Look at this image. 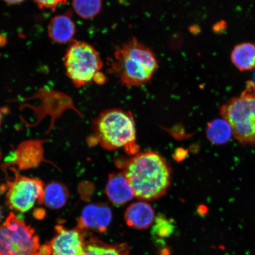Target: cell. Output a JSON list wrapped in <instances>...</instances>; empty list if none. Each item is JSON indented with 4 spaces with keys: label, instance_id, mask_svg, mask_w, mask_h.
Segmentation results:
<instances>
[{
    "label": "cell",
    "instance_id": "ac0fdd59",
    "mask_svg": "<svg viewBox=\"0 0 255 255\" xmlns=\"http://www.w3.org/2000/svg\"><path fill=\"white\" fill-rule=\"evenodd\" d=\"M72 6L76 14L84 19H90L101 10L102 0H73Z\"/></svg>",
    "mask_w": 255,
    "mask_h": 255
},
{
    "label": "cell",
    "instance_id": "2e32d148",
    "mask_svg": "<svg viewBox=\"0 0 255 255\" xmlns=\"http://www.w3.org/2000/svg\"><path fill=\"white\" fill-rule=\"evenodd\" d=\"M68 197V190L65 185L52 182L44 188L43 203L50 209H60L66 205Z\"/></svg>",
    "mask_w": 255,
    "mask_h": 255
},
{
    "label": "cell",
    "instance_id": "8fae6325",
    "mask_svg": "<svg viewBox=\"0 0 255 255\" xmlns=\"http://www.w3.org/2000/svg\"><path fill=\"white\" fill-rule=\"evenodd\" d=\"M155 218L152 207L144 201L130 205L127 207L124 215L127 225L138 230H143L150 227Z\"/></svg>",
    "mask_w": 255,
    "mask_h": 255
},
{
    "label": "cell",
    "instance_id": "6da1fadb",
    "mask_svg": "<svg viewBox=\"0 0 255 255\" xmlns=\"http://www.w3.org/2000/svg\"><path fill=\"white\" fill-rule=\"evenodd\" d=\"M123 173L134 196L143 201L157 199L165 195L170 186L171 170L158 153L140 152L125 162Z\"/></svg>",
    "mask_w": 255,
    "mask_h": 255
},
{
    "label": "cell",
    "instance_id": "4fadbf2b",
    "mask_svg": "<svg viewBox=\"0 0 255 255\" xmlns=\"http://www.w3.org/2000/svg\"><path fill=\"white\" fill-rule=\"evenodd\" d=\"M231 61L239 71L248 72L255 70V45L251 42L237 44L233 49Z\"/></svg>",
    "mask_w": 255,
    "mask_h": 255
},
{
    "label": "cell",
    "instance_id": "603a6c76",
    "mask_svg": "<svg viewBox=\"0 0 255 255\" xmlns=\"http://www.w3.org/2000/svg\"><path fill=\"white\" fill-rule=\"evenodd\" d=\"M0 124H1V112H0Z\"/></svg>",
    "mask_w": 255,
    "mask_h": 255
},
{
    "label": "cell",
    "instance_id": "7a4b0ae2",
    "mask_svg": "<svg viewBox=\"0 0 255 255\" xmlns=\"http://www.w3.org/2000/svg\"><path fill=\"white\" fill-rule=\"evenodd\" d=\"M114 56L112 70L127 87L146 84L158 68L154 53L135 38L118 47Z\"/></svg>",
    "mask_w": 255,
    "mask_h": 255
},
{
    "label": "cell",
    "instance_id": "277c9868",
    "mask_svg": "<svg viewBox=\"0 0 255 255\" xmlns=\"http://www.w3.org/2000/svg\"><path fill=\"white\" fill-rule=\"evenodd\" d=\"M222 119L232 128L233 136L243 145H255V84L247 83L245 90L220 108Z\"/></svg>",
    "mask_w": 255,
    "mask_h": 255
},
{
    "label": "cell",
    "instance_id": "52a82bcc",
    "mask_svg": "<svg viewBox=\"0 0 255 255\" xmlns=\"http://www.w3.org/2000/svg\"><path fill=\"white\" fill-rule=\"evenodd\" d=\"M44 189L42 181L18 176L8 184L7 198L9 206L17 211L26 212L36 203H43Z\"/></svg>",
    "mask_w": 255,
    "mask_h": 255
},
{
    "label": "cell",
    "instance_id": "7c38bea8",
    "mask_svg": "<svg viewBox=\"0 0 255 255\" xmlns=\"http://www.w3.org/2000/svg\"><path fill=\"white\" fill-rule=\"evenodd\" d=\"M48 35L54 42L63 44L70 42L76 33V26L69 14L55 16L50 20L47 28Z\"/></svg>",
    "mask_w": 255,
    "mask_h": 255
},
{
    "label": "cell",
    "instance_id": "9c48e42d",
    "mask_svg": "<svg viewBox=\"0 0 255 255\" xmlns=\"http://www.w3.org/2000/svg\"><path fill=\"white\" fill-rule=\"evenodd\" d=\"M113 218L109 207L103 203L90 204L85 207L79 219L80 231L103 233L107 230Z\"/></svg>",
    "mask_w": 255,
    "mask_h": 255
},
{
    "label": "cell",
    "instance_id": "30bf717a",
    "mask_svg": "<svg viewBox=\"0 0 255 255\" xmlns=\"http://www.w3.org/2000/svg\"><path fill=\"white\" fill-rule=\"evenodd\" d=\"M105 191L108 198L116 205H125L135 197L123 172L110 174Z\"/></svg>",
    "mask_w": 255,
    "mask_h": 255
},
{
    "label": "cell",
    "instance_id": "8992f818",
    "mask_svg": "<svg viewBox=\"0 0 255 255\" xmlns=\"http://www.w3.org/2000/svg\"><path fill=\"white\" fill-rule=\"evenodd\" d=\"M0 255H43L33 229L13 213L0 225Z\"/></svg>",
    "mask_w": 255,
    "mask_h": 255
},
{
    "label": "cell",
    "instance_id": "d6986e66",
    "mask_svg": "<svg viewBox=\"0 0 255 255\" xmlns=\"http://www.w3.org/2000/svg\"><path fill=\"white\" fill-rule=\"evenodd\" d=\"M175 223L163 215L155 217L152 224V234L160 240L170 237L175 231Z\"/></svg>",
    "mask_w": 255,
    "mask_h": 255
},
{
    "label": "cell",
    "instance_id": "7402d4cb",
    "mask_svg": "<svg viewBox=\"0 0 255 255\" xmlns=\"http://www.w3.org/2000/svg\"><path fill=\"white\" fill-rule=\"evenodd\" d=\"M1 218H2V213H1V210H0V221H1Z\"/></svg>",
    "mask_w": 255,
    "mask_h": 255
},
{
    "label": "cell",
    "instance_id": "ba28073f",
    "mask_svg": "<svg viewBox=\"0 0 255 255\" xmlns=\"http://www.w3.org/2000/svg\"><path fill=\"white\" fill-rule=\"evenodd\" d=\"M57 234L52 239L50 249L53 255H81L86 246L83 232L78 228L68 230L57 227Z\"/></svg>",
    "mask_w": 255,
    "mask_h": 255
},
{
    "label": "cell",
    "instance_id": "5b68a950",
    "mask_svg": "<svg viewBox=\"0 0 255 255\" xmlns=\"http://www.w3.org/2000/svg\"><path fill=\"white\" fill-rule=\"evenodd\" d=\"M67 76L76 87L94 81L103 68V62L93 46L84 41H73L64 57Z\"/></svg>",
    "mask_w": 255,
    "mask_h": 255
},
{
    "label": "cell",
    "instance_id": "d4e9b609",
    "mask_svg": "<svg viewBox=\"0 0 255 255\" xmlns=\"http://www.w3.org/2000/svg\"></svg>",
    "mask_w": 255,
    "mask_h": 255
},
{
    "label": "cell",
    "instance_id": "ffe728a7",
    "mask_svg": "<svg viewBox=\"0 0 255 255\" xmlns=\"http://www.w3.org/2000/svg\"><path fill=\"white\" fill-rule=\"evenodd\" d=\"M40 9H49L55 10L60 5H65L68 0H33Z\"/></svg>",
    "mask_w": 255,
    "mask_h": 255
},
{
    "label": "cell",
    "instance_id": "cb8c5ba5",
    "mask_svg": "<svg viewBox=\"0 0 255 255\" xmlns=\"http://www.w3.org/2000/svg\"><path fill=\"white\" fill-rule=\"evenodd\" d=\"M0 158H1V154H0Z\"/></svg>",
    "mask_w": 255,
    "mask_h": 255
},
{
    "label": "cell",
    "instance_id": "e0dca14e",
    "mask_svg": "<svg viewBox=\"0 0 255 255\" xmlns=\"http://www.w3.org/2000/svg\"><path fill=\"white\" fill-rule=\"evenodd\" d=\"M206 136L215 145H222L228 142L233 135L232 128L225 120L215 119L207 124Z\"/></svg>",
    "mask_w": 255,
    "mask_h": 255
},
{
    "label": "cell",
    "instance_id": "3957f363",
    "mask_svg": "<svg viewBox=\"0 0 255 255\" xmlns=\"http://www.w3.org/2000/svg\"><path fill=\"white\" fill-rule=\"evenodd\" d=\"M94 129L99 143L107 150L124 148L130 154L138 151L135 121L129 111L121 109L104 111L95 120Z\"/></svg>",
    "mask_w": 255,
    "mask_h": 255
},
{
    "label": "cell",
    "instance_id": "5bb4252c",
    "mask_svg": "<svg viewBox=\"0 0 255 255\" xmlns=\"http://www.w3.org/2000/svg\"><path fill=\"white\" fill-rule=\"evenodd\" d=\"M17 153L19 166L23 168L34 167L42 158V146L39 141L24 142L18 148Z\"/></svg>",
    "mask_w": 255,
    "mask_h": 255
},
{
    "label": "cell",
    "instance_id": "44dd1931",
    "mask_svg": "<svg viewBox=\"0 0 255 255\" xmlns=\"http://www.w3.org/2000/svg\"><path fill=\"white\" fill-rule=\"evenodd\" d=\"M4 1L8 4L15 5L20 4V3L23 2L24 0H4Z\"/></svg>",
    "mask_w": 255,
    "mask_h": 255
},
{
    "label": "cell",
    "instance_id": "9a60e30c",
    "mask_svg": "<svg viewBox=\"0 0 255 255\" xmlns=\"http://www.w3.org/2000/svg\"><path fill=\"white\" fill-rule=\"evenodd\" d=\"M81 255H130L127 244H107L91 238Z\"/></svg>",
    "mask_w": 255,
    "mask_h": 255
}]
</instances>
